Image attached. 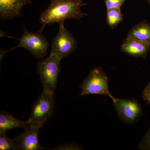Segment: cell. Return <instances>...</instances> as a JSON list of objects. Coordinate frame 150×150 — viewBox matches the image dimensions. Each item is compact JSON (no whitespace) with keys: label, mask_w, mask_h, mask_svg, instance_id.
Segmentation results:
<instances>
[{"label":"cell","mask_w":150,"mask_h":150,"mask_svg":"<svg viewBox=\"0 0 150 150\" xmlns=\"http://www.w3.org/2000/svg\"><path fill=\"white\" fill-rule=\"evenodd\" d=\"M86 5L82 0H51L40 14V21L43 25L41 28L43 29L46 25L59 23L69 19L81 21V18L87 15L81 8Z\"/></svg>","instance_id":"1"},{"label":"cell","mask_w":150,"mask_h":150,"mask_svg":"<svg viewBox=\"0 0 150 150\" xmlns=\"http://www.w3.org/2000/svg\"><path fill=\"white\" fill-rule=\"evenodd\" d=\"M54 93L43 91L34 103L28 121L30 126L42 127L54 114Z\"/></svg>","instance_id":"2"},{"label":"cell","mask_w":150,"mask_h":150,"mask_svg":"<svg viewBox=\"0 0 150 150\" xmlns=\"http://www.w3.org/2000/svg\"><path fill=\"white\" fill-rule=\"evenodd\" d=\"M61 60L57 56L50 54L48 58L38 62L36 69L43 91L55 92L61 70Z\"/></svg>","instance_id":"3"},{"label":"cell","mask_w":150,"mask_h":150,"mask_svg":"<svg viewBox=\"0 0 150 150\" xmlns=\"http://www.w3.org/2000/svg\"><path fill=\"white\" fill-rule=\"evenodd\" d=\"M81 91L80 96L102 95L110 97L108 78L100 67L94 68L84 80L81 85Z\"/></svg>","instance_id":"4"},{"label":"cell","mask_w":150,"mask_h":150,"mask_svg":"<svg viewBox=\"0 0 150 150\" xmlns=\"http://www.w3.org/2000/svg\"><path fill=\"white\" fill-rule=\"evenodd\" d=\"M41 28L38 32H33L24 29L17 46L14 49L22 48L30 52L36 59H42L46 56L49 43L46 37L42 33Z\"/></svg>","instance_id":"5"},{"label":"cell","mask_w":150,"mask_h":150,"mask_svg":"<svg viewBox=\"0 0 150 150\" xmlns=\"http://www.w3.org/2000/svg\"><path fill=\"white\" fill-rule=\"evenodd\" d=\"M64 22L60 23L59 30L51 42V54L59 59H64L72 54L77 47V43L72 34L65 27Z\"/></svg>","instance_id":"6"},{"label":"cell","mask_w":150,"mask_h":150,"mask_svg":"<svg viewBox=\"0 0 150 150\" xmlns=\"http://www.w3.org/2000/svg\"><path fill=\"white\" fill-rule=\"evenodd\" d=\"M110 98L118 117L123 122L133 124L139 121L142 115V109L137 99H119L112 96Z\"/></svg>","instance_id":"7"},{"label":"cell","mask_w":150,"mask_h":150,"mask_svg":"<svg viewBox=\"0 0 150 150\" xmlns=\"http://www.w3.org/2000/svg\"><path fill=\"white\" fill-rule=\"evenodd\" d=\"M42 127L30 126L16 137V150H39L45 148L41 146L38 141V134Z\"/></svg>","instance_id":"8"},{"label":"cell","mask_w":150,"mask_h":150,"mask_svg":"<svg viewBox=\"0 0 150 150\" xmlns=\"http://www.w3.org/2000/svg\"><path fill=\"white\" fill-rule=\"evenodd\" d=\"M31 0H0V19L11 20L22 15L23 8Z\"/></svg>","instance_id":"9"},{"label":"cell","mask_w":150,"mask_h":150,"mask_svg":"<svg viewBox=\"0 0 150 150\" xmlns=\"http://www.w3.org/2000/svg\"><path fill=\"white\" fill-rule=\"evenodd\" d=\"M150 47L149 42L141 41L127 35L122 43L121 50L130 56L145 59Z\"/></svg>","instance_id":"10"},{"label":"cell","mask_w":150,"mask_h":150,"mask_svg":"<svg viewBox=\"0 0 150 150\" xmlns=\"http://www.w3.org/2000/svg\"><path fill=\"white\" fill-rule=\"evenodd\" d=\"M28 121L20 120L8 112H1L0 114V134L17 128L24 129L29 127Z\"/></svg>","instance_id":"11"},{"label":"cell","mask_w":150,"mask_h":150,"mask_svg":"<svg viewBox=\"0 0 150 150\" xmlns=\"http://www.w3.org/2000/svg\"><path fill=\"white\" fill-rule=\"evenodd\" d=\"M128 36L150 43V23L146 21H143L135 25L129 31Z\"/></svg>","instance_id":"12"},{"label":"cell","mask_w":150,"mask_h":150,"mask_svg":"<svg viewBox=\"0 0 150 150\" xmlns=\"http://www.w3.org/2000/svg\"><path fill=\"white\" fill-rule=\"evenodd\" d=\"M123 21V14L120 8L108 9L106 23L111 28L117 27Z\"/></svg>","instance_id":"13"},{"label":"cell","mask_w":150,"mask_h":150,"mask_svg":"<svg viewBox=\"0 0 150 150\" xmlns=\"http://www.w3.org/2000/svg\"><path fill=\"white\" fill-rule=\"evenodd\" d=\"M0 150H16L14 140L8 138L6 133L0 134Z\"/></svg>","instance_id":"14"},{"label":"cell","mask_w":150,"mask_h":150,"mask_svg":"<svg viewBox=\"0 0 150 150\" xmlns=\"http://www.w3.org/2000/svg\"><path fill=\"white\" fill-rule=\"evenodd\" d=\"M140 150H150V128L145 134L139 144Z\"/></svg>","instance_id":"15"},{"label":"cell","mask_w":150,"mask_h":150,"mask_svg":"<svg viewBox=\"0 0 150 150\" xmlns=\"http://www.w3.org/2000/svg\"><path fill=\"white\" fill-rule=\"evenodd\" d=\"M126 0H105L107 9L120 8Z\"/></svg>","instance_id":"16"},{"label":"cell","mask_w":150,"mask_h":150,"mask_svg":"<svg viewBox=\"0 0 150 150\" xmlns=\"http://www.w3.org/2000/svg\"><path fill=\"white\" fill-rule=\"evenodd\" d=\"M82 148L76 144H69L61 145L56 147L54 150H82Z\"/></svg>","instance_id":"17"},{"label":"cell","mask_w":150,"mask_h":150,"mask_svg":"<svg viewBox=\"0 0 150 150\" xmlns=\"http://www.w3.org/2000/svg\"><path fill=\"white\" fill-rule=\"evenodd\" d=\"M142 97L144 101L150 105V81L143 90Z\"/></svg>","instance_id":"18"},{"label":"cell","mask_w":150,"mask_h":150,"mask_svg":"<svg viewBox=\"0 0 150 150\" xmlns=\"http://www.w3.org/2000/svg\"><path fill=\"white\" fill-rule=\"evenodd\" d=\"M147 1L148 2L150 5V0H147Z\"/></svg>","instance_id":"19"}]
</instances>
